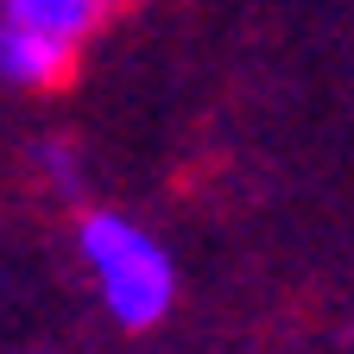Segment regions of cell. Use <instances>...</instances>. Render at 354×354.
Here are the masks:
<instances>
[{
	"mask_svg": "<svg viewBox=\"0 0 354 354\" xmlns=\"http://www.w3.org/2000/svg\"><path fill=\"white\" fill-rule=\"evenodd\" d=\"M120 7L127 0H0V26H26L64 51H82Z\"/></svg>",
	"mask_w": 354,
	"mask_h": 354,
	"instance_id": "cell-2",
	"label": "cell"
},
{
	"mask_svg": "<svg viewBox=\"0 0 354 354\" xmlns=\"http://www.w3.org/2000/svg\"><path fill=\"white\" fill-rule=\"evenodd\" d=\"M76 253L82 272L95 279L102 310L120 329H158L177 304V266L152 228H140L120 209H82L76 215Z\"/></svg>",
	"mask_w": 354,
	"mask_h": 354,
	"instance_id": "cell-1",
	"label": "cell"
},
{
	"mask_svg": "<svg viewBox=\"0 0 354 354\" xmlns=\"http://www.w3.org/2000/svg\"><path fill=\"white\" fill-rule=\"evenodd\" d=\"M70 70H76V51H64V44L38 38L26 26H0V82H13V88H57Z\"/></svg>",
	"mask_w": 354,
	"mask_h": 354,
	"instance_id": "cell-3",
	"label": "cell"
}]
</instances>
